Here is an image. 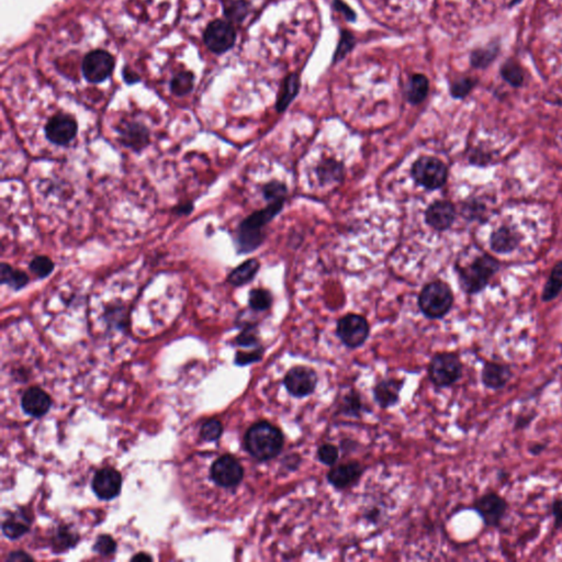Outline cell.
I'll return each mask as SVG.
<instances>
[{"label": "cell", "mask_w": 562, "mask_h": 562, "mask_svg": "<svg viewBox=\"0 0 562 562\" xmlns=\"http://www.w3.org/2000/svg\"><path fill=\"white\" fill-rule=\"evenodd\" d=\"M262 195L268 202L286 200L287 197V186L283 182L272 180L262 187Z\"/></svg>", "instance_id": "cell-37"}, {"label": "cell", "mask_w": 562, "mask_h": 562, "mask_svg": "<svg viewBox=\"0 0 562 562\" xmlns=\"http://www.w3.org/2000/svg\"><path fill=\"white\" fill-rule=\"evenodd\" d=\"M52 406L51 398L42 389L32 387L24 392L21 399V406L28 415L41 417L49 412Z\"/></svg>", "instance_id": "cell-20"}, {"label": "cell", "mask_w": 562, "mask_h": 562, "mask_svg": "<svg viewBox=\"0 0 562 562\" xmlns=\"http://www.w3.org/2000/svg\"><path fill=\"white\" fill-rule=\"evenodd\" d=\"M114 68L112 55L103 50H95L86 55L82 61V70L84 77L89 82L98 84L105 82Z\"/></svg>", "instance_id": "cell-13"}, {"label": "cell", "mask_w": 562, "mask_h": 562, "mask_svg": "<svg viewBox=\"0 0 562 562\" xmlns=\"http://www.w3.org/2000/svg\"><path fill=\"white\" fill-rule=\"evenodd\" d=\"M521 243L519 232L510 226H501L493 231L490 237V246L493 252L498 254H508L515 251Z\"/></svg>", "instance_id": "cell-21"}, {"label": "cell", "mask_w": 562, "mask_h": 562, "mask_svg": "<svg viewBox=\"0 0 562 562\" xmlns=\"http://www.w3.org/2000/svg\"><path fill=\"white\" fill-rule=\"evenodd\" d=\"M29 531V525L18 519H7L3 524V531L6 537L10 539H18L24 536Z\"/></svg>", "instance_id": "cell-42"}, {"label": "cell", "mask_w": 562, "mask_h": 562, "mask_svg": "<svg viewBox=\"0 0 562 562\" xmlns=\"http://www.w3.org/2000/svg\"><path fill=\"white\" fill-rule=\"evenodd\" d=\"M470 508L480 516L485 527L498 528L508 515L510 504L500 493L490 490L478 496Z\"/></svg>", "instance_id": "cell-7"}, {"label": "cell", "mask_w": 562, "mask_h": 562, "mask_svg": "<svg viewBox=\"0 0 562 562\" xmlns=\"http://www.w3.org/2000/svg\"><path fill=\"white\" fill-rule=\"evenodd\" d=\"M77 132V122L72 116L65 113L51 117L44 128L47 141L59 147L68 145L76 138Z\"/></svg>", "instance_id": "cell-12"}, {"label": "cell", "mask_w": 562, "mask_h": 562, "mask_svg": "<svg viewBox=\"0 0 562 562\" xmlns=\"http://www.w3.org/2000/svg\"><path fill=\"white\" fill-rule=\"evenodd\" d=\"M286 200L268 202L262 210L245 218L235 233V246L239 254H249L256 251L266 239L264 228L283 211Z\"/></svg>", "instance_id": "cell-1"}, {"label": "cell", "mask_w": 562, "mask_h": 562, "mask_svg": "<svg viewBox=\"0 0 562 562\" xmlns=\"http://www.w3.org/2000/svg\"><path fill=\"white\" fill-rule=\"evenodd\" d=\"M124 80H126L128 84H135V82L140 80L139 76H138L135 73L132 72V71H128V68L124 70Z\"/></svg>", "instance_id": "cell-54"}, {"label": "cell", "mask_w": 562, "mask_h": 562, "mask_svg": "<svg viewBox=\"0 0 562 562\" xmlns=\"http://www.w3.org/2000/svg\"><path fill=\"white\" fill-rule=\"evenodd\" d=\"M429 91V82L427 76L415 74L410 78L406 88V99L411 105H420L427 99Z\"/></svg>", "instance_id": "cell-26"}, {"label": "cell", "mask_w": 562, "mask_h": 562, "mask_svg": "<svg viewBox=\"0 0 562 562\" xmlns=\"http://www.w3.org/2000/svg\"><path fill=\"white\" fill-rule=\"evenodd\" d=\"M550 513L554 517V531H562V498L552 500Z\"/></svg>", "instance_id": "cell-46"}, {"label": "cell", "mask_w": 562, "mask_h": 562, "mask_svg": "<svg viewBox=\"0 0 562 562\" xmlns=\"http://www.w3.org/2000/svg\"><path fill=\"white\" fill-rule=\"evenodd\" d=\"M301 462H302V458H301L300 454H288L287 457L283 460L281 466H283V468H285L287 471H295V470L300 467Z\"/></svg>", "instance_id": "cell-50"}, {"label": "cell", "mask_w": 562, "mask_h": 562, "mask_svg": "<svg viewBox=\"0 0 562 562\" xmlns=\"http://www.w3.org/2000/svg\"><path fill=\"white\" fill-rule=\"evenodd\" d=\"M500 75L508 85L514 88H519L525 82L526 73L516 59H508L500 67Z\"/></svg>", "instance_id": "cell-28"}, {"label": "cell", "mask_w": 562, "mask_h": 562, "mask_svg": "<svg viewBox=\"0 0 562 562\" xmlns=\"http://www.w3.org/2000/svg\"><path fill=\"white\" fill-rule=\"evenodd\" d=\"M478 85V78L475 77H461L452 82L450 85V96L454 99H465L469 95L475 86Z\"/></svg>", "instance_id": "cell-34"}, {"label": "cell", "mask_w": 562, "mask_h": 562, "mask_svg": "<svg viewBox=\"0 0 562 562\" xmlns=\"http://www.w3.org/2000/svg\"><path fill=\"white\" fill-rule=\"evenodd\" d=\"M193 205L191 201L180 203V205H178V206L174 208V212L177 214V216H188V214H191V212H193Z\"/></svg>", "instance_id": "cell-51"}, {"label": "cell", "mask_w": 562, "mask_h": 562, "mask_svg": "<svg viewBox=\"0 0 562 562\" xmlns=\"http://www.w3.org/2000/svg\"><path fill=\"white\" fill-rule=\"evenodd\" d=\"M538 415L536 411L526 412V413H521L516 417L514 422V431H524V429H528L531 424L536 419Z\"/></svg>", "instance_id": "cell-47"}, {"label": "cell", "mask_w": 562, "mask_h": 562, "mask_svg": "<svg viewBox=\"0 0 562 562\" xmlns=\"http://www.w3.org/2000/svg\"><path fill=\"white\" fill-rule=\"evenodd\" d=\"M316 456H318V461L322 462L323 465L333 467L339 460V450L335 445L327 443V444L318 447Z\"/></svg>", "instance_id": "cell-39"}, {"label": "cell", "mask_w": 562, "mask_h": 562, "mask_svg": "<svg viewBox=\"0 0 562 562\" xmlns=\"http://www.w3.org/2000/svg\"><path fill=\"white\" fill-rule=\"evenodd\" d=\"M562 291V260L556 262L552 272H550L549 278L547 280L546 285H545L544 290L542 293V302H550L557 298L558 295Z\"/></svg>", "instance_id": "cell-29"}, {"label": "cell", "mask_w": 562, "mask_h": 562, "mask_svg": "<svg viewBox=\"0 0 562 562\" xmlns=\"http://www.w3.org/2000/svg\"><path fill=\"white\" fill-rule=\"evenodd\" d=\"M121 487H122V477L112 468H103L99 470L93 479L94 492L101 500H112L118 496Z\"/></svg>", "instance_id": "cell-17"}, {"label": "cell", "mask_w": 562, "mask_h": 562, "mask_svg": "<svg viewBox=\"0 0 562 562\" xmlns=\"http://www.w3.org/2000/svg\"><path fill=\"white\" fill-rule=\"evenodd\" d=\"M54 262L47 256H36L29 264V268L36 277L39 279L47 278L54 270Z\"/></svg>", "instance_id": "cell-36"}, {"label": "cell", "mask_w": 562, "mask_h": 562, "mask_svg": "<svg viewBox=\"0 0 562 562\" xmlns=\"http://www.w3.org/2000/svg\"><path fill=\"white\" fill-rule=\"evenodd\" d=\"M333 6L334 8L339 11L347 21H355V19H356V13L343 0H334Z\"/></svg>", "instance_id": "cell-49"}, {"label": "cell", "mask_w": 562, "mask_h": 562, "mask_svg": "<svg viewBox=\"0 0 562 562\" xmlns=\"http://www.w3.org/2000/svg\"><path fill=\"white\" fill-rule=\"evenodd\" d=\"M0 279L1 285H7L16 291L24 289L30 281V278L24 270L16 269L6 262L0 266Z\"/></svg>", "instance_id": "cell-27"}, {"label": "cell", "mask_w": 562, "mask_h": 562, "mask_svg": "<svg viewBox=\"0 0 562 562\" xmlns=\"http://www.w3.org/2000/svg\"><path fill=\"white\" fill-rule=\"evenodd\" d=\"M318 377L316 370L308 366H295L290 368L283 378L286 390L295 398L311 396L318 387Z\"/></svg>", "instance_id": "cell-9"}, {"label": "cell", "mask_w": 562, "mask_h": 562, "mask_svg": "<svg viewBox=\"0 0 562 562\" xmlns=\"http://www.w3.org/2000/svg\"><path fill=\"white\" fill-rule=\"evenodd\" d=\"M521 0H513V3H511V6L516 5V3H519Z\"/></svg>", "instance_id": "cell-56"}, {"label": "cell", "mask_w": 562, "mask_h": 562, "mask_svg": "<svg viewBox=\"0 0 562 562\" xmlns=\"http://www.w3.org/2000/svg\"><path fill=\"white\" fill-rule=\"evenodd\" d=\"M404 380L396 378H387L374 387V398L378 406L389 408L397 406L400 401V392L404 389Z\"/></svg>", "instance_id": "cell-19"}, {"label": "cell", "mask_w": 562, "mask_h": 562, "mask_svg": "<svg viewBox=\"0 0 562 562\" xmlns=\"http://www.w3.org/2000/svg\"><path fill=\"white\" fill-rule=\"evenodd\" d=\"M458 281L464 293L473 295L485 290L491 278L500 270L501 264L496 257L482 254L475 257L469 265L456 264Z\"/></svg>", "instance_id": "cell-3"}, {"label": "cell", "mask_w": 562, "mask_h": 562, "mask_svg": "<svg viewBox=\"0 0 562 562\" xmlns=\"http://www.w3.org/2000/svg\"><path fill=\"white\" fill-rule=\"evenodd\" d=\"M121 144L134 151H142L149 144V131L140 122H126L118 128Z\"/></svg>", "instance_id": "cell-18"}, {"label": "cell", "mask_w": 562, "mask_h": 562, "mask_svg": "<svg viewBox=\"0 0 562 562\" xmlns=\"http://www.w3.org/2000/svg\"><path fill=\"white\" fill-rule=\"evenodd\" d=\"M76 540L77 538L70 531H67L66 528H61L55 538V546L59 548V550H65L75 545Z\"/></svg>", "instance_id": "cell-45"}, {"label": "cell", "mask_w": 562, "mask_h": 562, "mask_svg": "<svg viewBox=\"0 0 562 562\" xmlns=\"http://www.w3.org/2000/svg\"><path fill=\"white\" fill-rule=\"evenodd\" d=\"M362 473V466L356 460H353L339 466L334 465L327 473V481L337 490H345L356 485Z\"/></svg>", "instance_id": "cell-16"}, {"label": "cell", "mask_w": 562, "mask_h": 562, "mask_svg": "<svg viewBox=\"0 0 562 562\" xmlns=\"http://www.w3.org/2000/svg\"><path fill=\"white\" fill-rule=\"evenodd\" d=\"M245 450L258 461L278 457L285 446V436L279 427L267 421L253 424L244 436Z\"/></svg>", "instance_id": "cell-2"}, {"label": "cell", "mask_w": 562, "mask_h": 562, "mask_svg": "<svg viewBox=\"0 0 562 562\" xmlns=\"http://www.w3.org/2000/svg\"><path fill=\"white\" fill-rule=\"evenodd\" d=\"M193 88V75L189 72H182L176 75L170 82V90L174 95L182 97L188 95Z\"/></svg>", "instance_id": "cell-33"}, {"label": "cell", "mask_w": 562, "mask_h": 562, "mask_svg": "<svg viewBox=\"0 0 562 562\" xmlns=\"http://www.w3.org/2000/svg\"><path fill=\"white\" fill-rule=\"evenodd\" d=\"M454 293L450 285L436 280L424 286L419 295V308L429 320L444 318L454 306Z\"/></svg>", "instance_id": "cell-4"}, {"label": "cell", "mask_w": 562, "mask_h": 562, "mask_svg": "<svg viewBox=\"0 0 562 562\" xmlns=\"http://www.w3.org/2000/svg\"><path fill=\"white\" fill-rule=\"evenodd\" d=\"M500 51V42H490L487 47H478L471 52L470 64L475 70H485L498 59Z\"/></svg>", "instance_id": "cell-24"}, {"label": "cell", "mask_w": 562, "mask_h": 562, "mask_svg": "<svg viewBox=\"0 0 562 562\" xmlns=\"http://www.w3.org/2000/svg\"><path fill=\"white\" fill-rule=\"evenodd\" d=\"M461 212L464 218L468 219L470 221H473V220L482 221L483 216H485V207L480 201L473 199V200H469L464 203Z\"/></svg>", "instance_id": "cell-40"}, {"label": "cell", "mask_w": 562, "mask_h": 562, "mask_svg": "<svg viewBox=\"0 0 562 562\" xmlns=\"http://www.w3.org/2000/svg\"><path fill=\"white\" fill-rule=\"evenodd\" d=\"M411 176L416 185L427 191H438L446 184L448 168L434 156H421L412 165Z\"/></svg>", "instance_id": "cell-6"}, {"label": "cell", "mask_w": 562, "mask_h": 562, "mask_svg": "<svg viewBox=\"0 0 562 562\" xmlns=\"http://www.w3.org/2000/svg\"><path fill=\"white\" fill-rule=\"evenodd\" d=\"M223 433V425L218 420H209L201 427L200 436L206 442H216Z\"/></svg>", "instance_id": "cell-41"}, {"label": "cell", "mask_w": 562, "mask_h": 562, "mask_svg": "<svg viewBox=\"0 0 562 562\" xmlns=\"http://www.w3.org/2000/svg\"><path fill=\"white\" fill-rule=\"evenodd\" d=\"M429 378L439 389L450 388L461 380L464 364L457 353H437L429 362Z\"/></svg>", "instance_id": "cell-5"}, {"label": "cell", "mask_w": 562, "mask_h": 562, "mask_svg": "<svg viewBox=\"0 0 562 562\" xmlns=\"http://www.w3.org/2000/svg\"><path fill=\"white\" fill-rule=\"evenodd\" d=\"M210 473L212 480L222 488H235L243 481L244 468L237 458L224 454L214 462Z\"/></svg>", "instance_id": "cell-11"}, {"label": "cell", "mask_w": 562, "mask_h": 562, "mask_svg": "<svg viewBox=\"0 0 562 562\" xmlns=\"http://www.w3.org/2000/svg\"><path fill=\"white\" fill-rule=\"evenodd\" d=\"M355 47V38L350 32L344 30L341 32V38H339V45H337V51L334 53L333 62H339L341 59H344L349 52L352 51Z\"/></svg>", "instance_id": "cell-38"}, {"label": "cell", "mask_w": 562, "mask_h": 562, "mask_svg": "<svg viewBox=\"0 0 562 562\" xmlns=\"http://www.w3.org/2000/svg\"><path fill=\"white\" fill-rule=\"evenodd\" d=\"M514 377L511 364L496 360H485L481 369V383L488 390L500 391L508 387Z\"/></svg>", "instance_id": "cell-14"}, {"label": "cell", "mask_w": 562, "mask_h": 562, "mask_svg": "<svg viewBox=\"0 0 562 562\" xmlns=\"http://www.w3.org/2000/svg\"><path fill=\"white\" fill-rule=\"evenodd\" d=\"M546 450L547 444H545V443H533V444L529 445L528 448H527L529 454H531V456H536V457L537 456H540Z\"/></svg>", "instance_id": "cell-52"}, {"label": "cell", "mask_w": 562, "mask_h": 562, "mask_svg": "<svg viewBox=\"0 0 562 562\" xmlns=\"http://www.w3.org/2000/svg\"><path fill=\"white\" fill-rule=\"evenodd\" d=\"M364 406H362V397L357 390H350L347 392L339 406V413L348 417H360Z\"/></svg>", "instance_id": "cell-30"}, {"label": "cell", "mask_w": 562, "mask_h": 562, "mask_svg": "<svg viewBox=\"0 0 562 562\" xmlns=\"http://www.w3.org/2000/svg\"><path fill=\"white\" fill-rule=\"evenodd\" d=\"M203 41L211 52L222 54L234 47L237 32L229 21L214 20L207 27Z\"/></svg>", "instance_id": "cell-10"}, {"label": "cell", "mask_w": 562, "mask_h": 562, "mask_svg": "<svg viewBox=\"0 0 562 562\" xmlns=\"http://www.w3.org/2000/svg\"><path fill=\"white\" fill-rule=\"evenodd\" d=\"M492 156L488 151H485L481 149H475L473 154L470 155L469 162L477 166H487L491 162Z\"/></svg>", "instance_id": "cell-48"}, {"label": "cell", "mask_w": 562, "mask_h": 562, "mask_svg": "<svg viewBox=\"0 0 562 562\" xmlns=\"http://www.w3.org/2000/svg\"><path fill=\"white\" fill-rule=\"evenodd\" d=\"M272 302H274V298H272V293L266 289L256 288L249 293V308L253 311H256V312L268 311L272 308Z\"/></svg>", "instance_id": "cell-31"}, {"label": "cell", "mask_w": 562, "mask_h": 562, "mask_svg": "<svg viewBox=\"0 0 562 562\" xmlns=\"http://www.w3.org/2000/svg\"><path fill=\"white\" fill-rule=\"evenodd\" d=\"M235 344L244 348H257L262 346L260 331L257 329L256 324H246L243 331L235 339Z\"/></svg>", "instance_id": "cell-32"}, {"label": "cell", "mask_w": 562, "mask_h": 562, "mask_svg": "<svg viewBox=\"0 0 562 562\" xmlns=\"http://www.w3.org/2000/svg\"><path fill=\"white\" fill-rule=\"evenodd\" d=\"M132 560H134V561L135 560H151V557L147 554H138L132 558Z\"/></svg>", "instance_id": "cell-55"}, {"label": "cell", "mask_w": 562, "mask_h": 562, "mask_svg": "<svg viewBox=\"0 0 562 562\" xmlns=\"http://www.w3.org/2000/svg\"><path fill=\"white\" fill-rule=\"evenodd\" d=\"M337 334L345 346L350 349L358 348L369 337V323L360 314H346L337 321Z\"/></svg>", "instance_id": "cell-8"}, {"label": "cell", "mask_w": 562, "mask_h": 562, "mask_svg": "<svg viewBox=\"0 0 562 562\" xmlns=\"http://www.w3.org/2000/svg\"><path fill=\"white\" fill-rule=\"evenodd\" d=\"M457 211L454 203L448 200H437L427 207L424 220L427 225L437 232H444L452 228Z\"/></svg>", "instance_id": "cell-15"}, {"label": "cell", "mask_w": 562, "mask_h": 562, "mask_svg": "<svg viewBox=\"0 0 562 562\" xmlns=\"http://www.w3.org/2000/svg\"><path fill=\"white\" fill-rule=\"evenodd\" d=\"M300 90V77L298 74L288 75L283 80V86L278 95L277 103H276V110L279 113L285 112L290 103L295 101V98Z\"/></svg>", "instance_id": "cell-25"}, {"label": "cell", "mask_w": 562, "mask_h": 562, "mask_svg": "<svg viewBox=\"0 0 562 562\" xmlns=\"http://www.w3.org/2000/svg\"><path fill=\"white\" fill-rule=\"evenodd\" d=\"M265 348L262 346L253 348L251 352H239L235 355V364L239 366H247V364H254L260 362L264 356Z\"/></svg>", "instance_id": "cell-43"}, {"label": "cell", "mask_w": 562, "mask_h": 562, "mask_svg": "<svg viewBox=\"0 0 562 562\" xmlns=\"http://www.w3.org/2000/svg\"><path fill=\"white\" fill-rule=\"evenodd\" d=\"M249 6L244 0H234L224 5L226 18L233 22H242L249 13Z\"/></svg>", "instance_id": "cell-35"}, {"label": "cell", "mask_w": 562, "mask_h": 562, "mask_svg": "<svg viewBox=\"0 0 562 562\" xmlns=\"http://www.w3.org/2000/svg\"><path fill=\"white\" fill-rule=\"evenodd\" d=\"M94 550L101 556H110L113 552H116L117 544L109 535H101L96 540Z\"/></svg>", "instance_id": "cell-44"}, {"label": "cell", "mask_w": 562, "mask_h": 562, "mask_svg": "<svg viewBox=\"0 0 562 562\" xmlns=\"http://www.w3.org/2000/svg\"><path fill=\"white\" fill-rule=\"evenodd\" d=\"M26 560H34V558L22 552H13L8 558V561H26Z\"/></svg>", "instance_id": "cell-53"}, {"label": "cell", "mask_w": 562, "mask_h": 562, "mask_svg": "<svg viewBox=\"0 0 562 562\" xmlns=\"http://www.w3.org/2000/svg\"><path fill=\"white\" fill-rule=\"evenodd\" d=\"M260 268V262L256 258L245 260L230 272L228 281L234 287H243L253 281Z\"/></svg>", "instance_id": "cell-23"}, {"label": "cell", "mask_w": 562, "mask_h": 562, "mask_svg": "<svg viewBox=\"0 0 562 562\" xmlns=\"http://www.w3.org/2000/svg\"><path fill=\"white\" fill-rule=\"evenodd\" d=\"M316 177L323 186H334L341 184L345 177V167L337 159L326 158L318 163L316 170Z\"/></svg>", "instance_id": "cell-22"}]
</instances>
